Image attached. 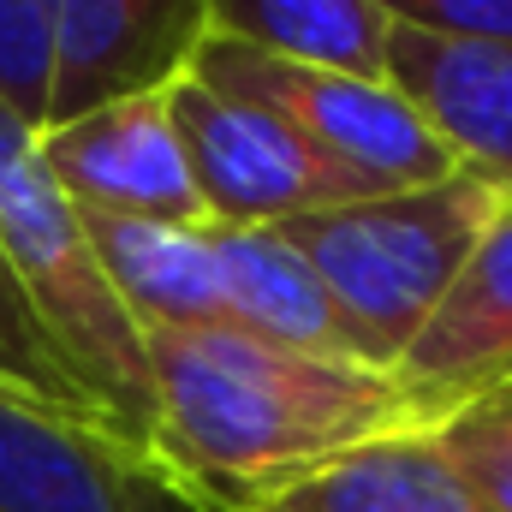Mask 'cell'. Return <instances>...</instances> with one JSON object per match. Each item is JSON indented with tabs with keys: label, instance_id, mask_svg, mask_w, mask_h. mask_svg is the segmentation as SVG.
Returning a JSON list of instances; mask_svg holds the SVG:
<instances>
[{
	"label": "cell",
	"instance_id": "cell-1",
	"mask_svg": "<svg viewBox=\"0 0 512 512\" xmlns=\"http://www.w3.org/2000/svg\"><path fill=\"white\" fill-rule=\"evenodd\" d=\"M155 370V453L215 512H262L334 459L417 435L387 370L322 364L245 328L143 334Z\"/></svg>",
	"mask_w": 512,
	"mask_h": 512
},
{
	"label": "cell",
	"instance_id": "cell-2",
	"mask_svg": "<svg viewBox=\"0 0 512 512\" xmlns=\"http://www.w3.org/2000/svg\"><path fill=\"white\" fill-rule=\"evenodd\" d=\"M0 245L96 411L126 441L155 453V370L143 328L108 286L84 209L54 185L36 126L12 102H0Z\"/></svg>",
	"mask_w": 512,
	"mask_h": 512
},
{
	"label": "cell",
	"instance_id": "cell-3",
	"mask_svg": "<svg viewBox=\"0 0 512 512\" xmlns=\"http://www.w3.org/2000/svg\"><path fill=\"white\" fill-rule=\"evenodd\" d=\"M507 197L471 173H453L441 185L358 197L334 209H310L280 221L274 233L316 268L376 370L393 376L405 346L423 334L435 304L447 298L453 274L465 268L471 245L495 221Z\"/></svg>",
	"mask_w": 512,
	"mask_h": 512
},
{
	"label": "cell",
	"instance_id": "cell-4",
	"mask_svg": "<svg viewBox=\"0 0 512 512\" xmlns=\"http://www.w3.org/2000/svg\"><path fill=\"white\" fill-rule=\"evenodd\" d=\"M203 84L245 96L268 108L280 126H292L358 197L387 191H417L441 185L459 173L453 149L429 131V120L387 84V78H352V72H322V66H292L274 54H256L233 36H203L197 54L185 60Z\"/></svg>",
	"mask_w": 512,
	"mask_h": 512
},
{
	"label": "cell",
	"instance_id": "cell-5",
	"mask_svg": "<svg viewBox=\"0 0 512 512\" xmlns=\"http://www.w3.org/2000/svg\"><path fill=\"white\" fill-rule=\"evenodd\" d=\"M167 114L185 167L209 209V227H280L310 209L358 203V191L268 108L179 72L167 84Z\"/></svg>",
	"mask_w": 512,
	"mask_h": 512
},
{
	"label": "cell",
	"instance_id": "cell-6",
	"mask_svg": "<svg viewBox=\"0 0 512 512\" xmlns=\"http://www.w3.org/2000/svg\"><path fill=\"white\" fill-rule=\"evenodd\" d=\"M0 512H215L161 453L0 382Z\"/></svg>",
	"mask_w": 512,
	"mask_h": 512
},
{
	"label": "cell",
	"instance_id": "cell-7",
	"mask_svg": "<svg viewBox=\"0 0 512 512\" xmlns=\"http://www.w3.org/2000/svg\"><path fill=\"white\" fill-rule=\"evenodd\" d=\"M36 149L54 185L84 215L114 221H161V227H209L197 179L185 167L179 131L167 114V90H143L102 102L78 120L36 131Z\"/></svg>",
	"mask_w": 512,
	"mask_h": 512
},
{
	"label": "cell",
	"instance_id": "cell-8",
	"mask_svg": "<svg viewBox=\"0 0 512 512\" xmlns=\"http://www.w3.org/2000/svg\"><path fill=\"white\" fill-rule=\"evenodd\" d=\"M54 42L48 126L167 90L209 36V0H36Z\"/></svg>",
	"mask_w": 512,
	"mask_h": 512
},
{
	"label": "cell",
	"instance_id": "cell-9",
	"mask_svg": "<svg viewBox=\"0 0 512 512\" xmlns=\"http://www.w3.org/2000/svg\"><path fill=\"white\" fill-rule=\"evenodd\" d=\"M393 382L417 405L423 429L512 387V197L471 245L423 334L393 364Z\"/></svg>",
	"mask_w": 512,
	"mask_h": 512
},
{
	"label": "cell",
	"instance_id": "cell-10",
	"mask_svg": "<svg viewBox=\"0 0 512 512\" xmlns=\"http://www.w3.org/2000/svg\"><path fill=\"white\" fill-rule=\"evenodd\" d=\"M387 84L453 149L459 173L512 197V48L447 42V36L393 24Z\"/></svg>",
	"mask_w": 512,
	"mask_h": 512
},
{
	"label": "cell",
	"instance_id": "cell-11",
	"mask_svg": "<svg viewBox=\"0 0 512 512\" xmlns=\"http://www.w3.org/2000/svg\"><path fill=\"white\" fill-rule=\"evenodd\" d=\"M221 256V286H227V322L245 328L268 346L322 358V364H358L376 370L316 268L292 251L274 227H209Z\"/></svg>",
	"mask_w": 512,
	"mask_h": 512
},
{
	"label": "cell",
	"instance_id": "cell-12",
	"mask_svg": "<svg viewBox=\"0 0 512 512\" xmlns=\"http://www.w3.org/2000/svg\"><path fill=\"white\" fill-rule=\"evenodd\" d=\"M84 227L108 286L120 292V304L143 334L233 328L209 227H161V221H114V215H84Z\"/></svg>",
	"mask_w": 512,
	"mask_h": 512
},
{
	"label": "cell",
	"instance_id": "cell-13",
	"mask_svg": "<svg viewBox=\"0 0 512 512\" xmlns=\"http://www.w3.org/2000/svg\"><path fill=\"white\" fill-rule=\"evenodd\" d=\"M262 512H495L429 441L417 435H387L376 447H358L334 459L328 471L292 483Z\"/></svg>",
	"mask_w": 512,
	"mask_h": 512
},
{
	"label": "cell",
	"instance_id": "cell-14",
	"mask_svg": "<svg viewBox=\"0 0 512 512\" xmlns=\"http://www.w3.org/2000/svg\"><path fill=\"white\" fill-rule=\"evenodd\" d=\"M209 30L292 66L387 78L393 18L376 0H209Z\"/></svg>",
	"mask_w": 512,
	"mask_h": 512
},
{
	"label": "cell",
	"instance_id": "cell-15",
	"mask_svg": "<svg viewBox=\"0 0 512 512\" xmlns=\"http://www.w3.org/2000/svg\"><path fill=\"white\" fill-rule=\"evenodd\" d=\"M0 382L30 393L36 405L48 411H66V417H84V423H108L96 411V399L84 393V382L72 376V364L60 358V346L48 340L30 292L18 286L12 262H6V245H0ZM114 429V423H108Z\"/></svg>",
	"mask_w": 512,
	"mask_h": 512
},
{
	"label": "cell",
	"instance_id": "cell-16",
	"mask_svg": "<svg viewBox=\"0 0 512 512\" xmlns=\"http://www.w3.org/2000/svg\"><path fill=\"white\" fill-rule=\"evenodd\" d=\"M429 441L447 453V465L489 501L495 512H512V387L471 399L465 411L441 417Z\"/></svg>",
	"mask_w": 512,
	"mask_h": 512
},
{
	"label": "cell",
	"instance_id": "cell-17",
	"mask_svg": "<svg viewBox=\"0 0 512 512\" xmlns=\"http://www.w3.org/2000/svg\"><path fill=\"white\" fill-rule=\"evenodd\" d=\"M0 102H12L30 126H48L54 108V42L36 0H0Z\"/></svg>",
	"mask_w": 512,
	"mask_h": 512
},
{
	"label": "cell",
	"instance_id": "cell-18",
	"mask_svg": "<svg viewBox=\"0 0 512 512\" xmlns=\"http://www.w3.org/2000/svg\"><path fill=\"white\" fill-rule=\"evenodd\" d=\"M393 24L447 36V42H489L512 48V0H376Z\"/></svg>",
	"mask_w": 512,
	"mask_h": 512
}]
</instances>
